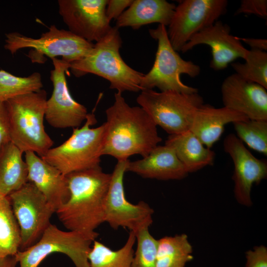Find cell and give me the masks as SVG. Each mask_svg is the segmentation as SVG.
I'll return each instance as SVG.
<instances>
[{
	"label": "cell",
	"mask_w": 267,
	"mask_h": 267,
	"mask_svg": "<svg viewBox=\"0 0 267 267\" xmlns=\"http://www.w3.org/2000/svg\"><path fill=\"white\" fill-rule=\"evenodd\" d=\"M106 121L103 155L125 161L134 154L144 157L162 141L157 126L139 106H131L122 93L105 111Z\"/></svg>",
	"instance_id": "1"
},
{
	"label": "cell",
	"mask_w": 267,
	"mask_h": 267,
	"mask_svg": "<svg viewBox=\"0 0 267 267\" xmlns=\"http://www.w3.org/2000/svg\"><path fill=\"white\" fill-rule=\"evenodd\" d=\"M66 176L70 197L55 213L68 230L96 240L98 234L95 230L104 222V204L111 174L104 172L99 166Z\"/></svg>",
	"instance_id": "2"
},
{
	"label": "cell",
	"mask_w": 267,
	"mask_h": 267,
	"mask_svg": "<svg viewBox=\"0 0 267 267\" xmlns=\"http://www.w3.org/2000/svg\"><path fill=\"white\" fill-rule=\"evenodd\" d=\"M122 40L119 29L112 27L109 32L94 44L89 54L70 63V69L77 78L94 74L107 80L109 88L122 93L141 91L144 74L129 66L120 53Z\"/></svg>",
	"instance_id": "3"
},
{
	"label": "cell",
	"mask_w": 267,
	"mask_h": 267,
	"mask_svg": "<svg viewBox=\"0 0 267 267\" xmlns=\"http://www.w3.org/2000/svg\"><path fill=\"white\" fill-rule=\"evenodd\" d=\"M46 100V92L42 89L4 102L10 141L23 153L33 152L41 157L53 144L44 124Z\"/></svg>",
	"instance_id": "4"
},
{
	"label": "cell",
	"mask_w": 267,
	"mask_h": 267,
	"mask_svg": "<svg viewBox=\"0 0 267 267\" xmlns=\"http://www.w3.org/2000/svg\"><path fill=\"white\" fill-rule=\"evenodd\" d=\"M95 115L89 113L80 128H74L71 135L60 145L51 148L41 158L63 175L99 167L105 133V124L96 128Z\"/></svg>",
	"instance_id": "5"
},
{
	"label": "cell",
	"mask_w": 267,
	"mask_h": 267,
	"mask_svg": "<svg viewBox=\"0 0 267 267\" xmlns=\"http://www.w3.org/2000/svg\"><path fill=\"white\" fill-rule=\"evenodd\" d=\"M149 33L157 41L158 45L153 65L141 80L142 90L157 88L161 91L198 92L197 89L184 84L180 76L186 74L191 78L196 77L200 73L199 66L184 60L173 48L165 26L159 24L156 28L149 29Z\"/></svg>",
	"instance_id": "6"
},
{
	"label": "cell",
	"mask_w": 267,
	"mask_h": 267,
	"mask_svg": "<svg viewBox=\"0 0 267 267\" xmlns=\"http://www.w3.org/2000/svg\"><path fill=\"white\" fill-rule=\"evenodd\" d=\"M94 44L74 35L69 30L52 25L38 38L14 32L5 34L4 47L12 55L19 50L30 48L28 56L32 62H44V55L52 59L61 56L70 63L79 60L91 51Z\"/></svg>",
	"instance_id": "7"
},
{
	"label": "cell",
	"mask_w": 267,
	"mask_h": 267,
	"mask_svg": "<svg viewBox=\"0 0 267 267\" xmlns=\"http://www.w3.org/2000/svg\"><path fill=\"white\" fill-rule=\"evenodd\" d=\"M136 102L156 126L169 135L189 130L195 112L204 104L203 97L198 92H157L152 89L141 90Z\"/></svg>",
	"instance_id": "8"
},
{
	"label": "cell",
	"mask_w": 267,
	"mask_h": 267,
	"mask_svg": "<svg viewBox=\"0 0 267 267\" xmlns=\"http://www.w3.org/2000/svg\"><path fill=\"white\" fill-rule=\"evenodd\" d=\"M94 240L78 232L61 230L50 223L34 245L19 251L15 257L20 267H38L48 256L59 253L68 256L75 267H89L88 255Z\"/></svg>",
	"instance_id": "9"
},
{
	"label": "cell",
	"mask_w": 267,
	"mask_h": 267,
	"mask_svg": "<svg viewBox=\"0 0 267 267\" xmlns=\"http://www.w3.org/2000/svg\"><path fill=\"white\" fill-rule=\"evenodd\" d=\"M7 197L20 228L19 251H23L40 239L50 224V218L55 210L30 181Z\"/></svg>",
	"instance_id": "10"
},
{
	"label": "cell",
	"mask_w": 267,
	"mask_h": 267,
	"mask_svg": "<svg viewBox=\"0 0 267 267\" xmlns=\"http://www.w3.org/2000/svg\"><path fill=\"white\" fill-rule=\"evenodd\" d=\"M128 159L118 161L111 178L104 204V220L114 229L127 228L134 233L153 222L154 211L146 202L133 204L127 200L124 177Z\"/></svg>",
	"instance_id": "11"
},
{
	"label": "cell",
	"mask_w": 267,
	"mask_h": 267,
	"mask_svg": "<svg viewBox=\"0 0 267 267\" xmlns=\"http://www.w3.org/2000/svg\"><path fill=\"white\" fill-rule=\"evenodd\" d=\"M226 0H184L176 8L167 29L169 41L177 51L194 36L215 23L224 14Z\"/></svg>",
	"instance_id": "12"
},
{
	"label": "cell",
	"mask_w": 267,
	"mask_h": 267,
	"mask_svg": "<svg viewBox=\"0 0 267 267\" xmlns=\"http://www.w3.org/2000/svg\"><path fill=\"white\" fill-rule=\"evenodd\" d=\"M53 65L50 79L53 90L47 99L45 119L52 127L58 129L76 128L86 121L89 113L83 105L76 101L69 91L66 73L70 63L57 58L51 59Z\"/></svg>",
	"instance_id": "13"
},
{
	"label": "cell",
	"mask_w": 267,
	"mask_h": 267,
	"mask_svg": "<svg viewBox=\"0 0 267 267\" xmlns=\"http://www.w3.org/2000/svg\"><path fill=\"white\" fill-rule=\"evenodd\" d=\"M107 0H58L59 13L69 31L96 43L112 28L106 15Z\"/></svg>",
	"instance_id": "14"
},
{
	"label": "cell",
	"mask_w": 267,
	"mask_h": 267,
	"mask_svg": "<svg viewBox=\"0 0 267 267\" xmlns=\"http://www.w3.org/2000/svg\"><path fill=\"white\" fill-rule=\"evenodd\" d=\"M225 152L231 157L234 171V194L240 204L250 206L252 187L267 177V162L254 156L245 147L244 143L233 134H229L224 139Z\"/></svg>",
	"instance_id": "15"
},
{
	"label": "cell",
	"mask_w": 267,
	"mask_h": 267,
	"mask_svg": "<svg viewBox=\"0 0 267 267\" xmlns=\"http://www.w3.org/2000/svg\"><path fill=\"white\" fill-rule=\"evenodd\" d=\"M201 44L211 47L212 59L210 67L217 71L225 69L238 58L244 59L249 51L237 37L230 34V27L221 21H217L195 34L180 51L186 52Z\"/></svg>",
	"instance_id": "16"
},
{
	"label": "cell",
	"mask_w": 267,
	"mask_h": 267,
	"mask_svg": "<svg viewBox=\"0 0 267 267\" xmlns=\"http://www.w3.org/2000/svg\"><path fill=\"white\" fill-rule=\"evenodd\" d=\"M223 106L251 120H267V91L236 73L227 77L221 86Z\"/></svg>",
	"instance_id": "17"
},
{
	"label": "cell",
	"mask_w": 267,
	"mask_h": 267,
	"mask_svg": "<svg viewBox=\"0 0 267 267\" xmlns=\"http://www.w3.org/2000/svg\"><path fill=\"white\" fill-rule=\"evenodd\" d=\"M24 153L28 181L44 195L56 212L70 197L66 175L34 152L27 151Z\"/></svg>",
	"instance_id": "18"
},
{
	"label": "cell",
	"mask_w": 267,
	"mask_h": 267,
	"mask_svg": "<svg viewBox=\"0 0 267 267\" xmlns=\"http://www.w3.org/2000/svg\"><path fill=\"white\" fill-rule=\"evenodd\" d=\"M127 172L143 178L163 180L181 179L188 174L173 148L165 144L157 145L141 159L128 160Z\"/></svg>",
	"instance_id": "19"
},
{
	"label": "cell",
	"mask_w": 267,
	"mask_h": 267,
	"mask_svg": "<svg viewBox=\"0 0 267 267\" xmlns=\"http://www.w3.org/2000/svg\"><path fill=\"white\" fill-rule=\"evenodd\" d=\"M248 119L224 106L216 108L203 104L195 112L189 130L206 147L211 148L220 139L226 124Z\"/></svg>",
	"instance_id": "20"
},
{
	"label": "cell",
	"mask_w": 267,
	"mask_h": 267,
	"mask_svg": "<svg viewBox=\"0 0 267 267\" xmlns=\"http://www.w3.org/2000/svg\"><path fill=\"white\" fill-rule=\"evenodd\" d=\"M176 5L166 0H134L116 19L115 27H129L134 30L149 24L168 26Z\"/></svg>",
	"instance_id": "21"
},
{
	"label": "cell",
	"mask_w": 267,
	"mask_h": 267,
	"mask_svg": "<svg viewBox=\"0 0 267 267\" xmlns=\"http://www.w3.org/2000/svg\"><path fill=\"white\" fill-rule=\"evenodd\" d=\"M165 144L173 148L188 173L211 165L214 162L215 152L206 147L189 130L169 135Z\"/></svg>",
	"instance_id": "22"
},
{
	"label": "cell",
	"mask_w": 267,
	"mask_h": 267,
	"mask_svg": "<svg viewBox=\"0 0 267 267\" xmlns=\"http://www.w3.org/2000/svg\"><path fill=\"white\" fill-rule=\"evenodd\" d=\"M23 153L11 141L0 150V194L5 196L28 181V167Z\"/></svg>",
	"instance_id": "23"
},
{
	"label": "cell",
	"mask_w": 267,
	"mask_h": 267,
	"mask_svg": "<svg viewBox=\"0 0 267 267\" xmlns=\"http://www.w3.org/2000/svg\"><path fill=\"white\" fill-rule=\"evenodd\" d=\"M135 241V235L132 231L125 244L117 250L95 240L88 255L89 267H131Z\"/></svg>",
	"instance_id": "24"
},
{
	"label": "cell",
	"mask_w": 267,
	"mask_h": 267,
	"mask_svg": "<svg viewBox=\"0 0 267 267\" xmlns=\"http://www.w3.org/2000/svg\"><path fill=\"white\" fill-rule=\"evenodd\" d=\"M192 252L185 234L162 237L158 240L157 267H185L193 259Z\"/></svg>",
	"instance_id": "25"
},
{
	"label": "cell",
	"mask_w": 267,
	"mask_h": 267,
	"mask_svg": "<svg viewBox=\"0 0 267 267\" xmlns=\"http://www.w3.org/2000/svg\"><path fill=\"white\" fill-rule=\"evenodd\" d=\"M20 243V228L10 201L0 194V257L15 256Z\"/></svg>",
	"instance_id": "26"
},
{
	"label": "cell",
	"mask_w": 267,
	"mask_h": 267,
	"mask_svg": "<svg viewBox=\"0 0 267 267\" xmlns=\"http://www.w3.org/2000/svg\"><path fill=\"white\" fill-rule=\"evenodd\" d=\"M43 84L40 73L34 72L28 77H18L0 70V102L18 96L38 91Z\"/></svg>",
	"instance_id": "27"
},
{
	"label": "cell",
	"mask_w": 267,
	"mask_h": 267,
	"mask_svg": "<svg viewBox=\"0 0 267 267\" xmlns=\"http://www.w3.org/2000/svg\"><path fill=\"white\" fill-rule=\"evenodd\" d=\"M244 60V63H231L235 73L267 89V53L251 49L249 50Z\"/></svg>",
	"instance_id": "28"
},
{
	"label": "cell",
	"mask_w": 267,
	"mask_h": 267,
	"mask_svg": "<svg viewBox=\"0 0 267 267\" xmlns=\"http://www.w3.org/2000/svg\"><path fill=\"white\" fill-rule=\"evenodd\" d=\"M232 124L240 140L252 149L267 155V120L248 119Z\"/></svg>",
	"instance_id": "29"
},
{
	"label": "cell",
	"mask_w": 267,
	"mask_h": 267,
	"mask_svg": "<svg viewBox=\"0 0 267 267\" xmlns=\"http://www.w3.org/2000/svg\"><path fill=\"white\" fill-rule=\"evenodd\" d=\"M134 233L137 244L131 267H157L158 240L150 233L148 226L142 228Z\"/></svg>",
	"instance_id": "30"
},
{
	"label": "cell",
	"mask_w": 267,
	"mask_h": 267,
	"mask_svg": "<svg viewBox=\"0 0 267 267\" xmlns=\"http://www.w3.org/2000/svg\"><path fill=\"white\" fill-rule=\"evenodd\" d=\"M253 14L266 17L267 16V0H242L235 14Z\"/></svg>",
	"instance_id": "31"
},
{
	"label": "cell",
	"mask_w": 267,
	"mask_h": 267,
	"mask_svg": "<svg viewBox=\"0 0 267 267\" xmlns=\"http://www.w3.org/2000/svg\"><path fill=\"white\" fill-rule=\"evenodd\" d=\"M245 257L244 267H267V248L264 245L248 250Z\"/></svg>",
	"instance_id": "32"
},
{
	"label": "cell",
	"mask_w": 267,
	"mask_h": 267,
	"mask_svg": "<svg viewBox=\"0 0 267 267\" xmlns=\"http://www.w3.org/2000/svg\"><path fill=\"white\" fill-rule=\"evenodd\" d=\"M133 0H108L106 7V15L111 22L117 19L127 9Z\"/></svg>",
	"instance_id": "33"
},
{
	"label": "cell",
	"mask_w": 267,
	"mask_h": 267,
	"mask_svg": "<svg viewBox=\"0 0 267 267\" xmlns=\"http://www.w3.org/2000/svg\"><path fill=\"white\" fill-rule=\"evenodd\" d=\"M10 141L8 117L4 102H0V150Z\"/></svg>",
	"instance_id": "34"
},
{
	"label": "cell",
	"mask_w": 267,
	"mask_h": 267,
	"mask_svg": "<svg viewBox=\"0 0 267 267\" xmlns=\"http://www.w3.org/2000/svg\"><path fill=\"white\" fill-rule=\"evenodd\" d=\"M239 41H242L248 45L252 49H257L265 51L267 49V40L265 39L252 38H239Z\"/></svg>",
	"instance_id": "35"
},
{
	"label": "cell",
	"mask_w": 267,
	"mask_h": 267,
	"mask_svg": "<svg viewBox=\"0 0 267 267\" xmlns=\"http://www.w3.org/2000/svg\"><path fill=\"white\" fill-rule=\"evenodd\" d=\"M17 264L15 255L0 257V267H17Z\"/></svg>",
	"instance_id": "36"
}]
</instances>
